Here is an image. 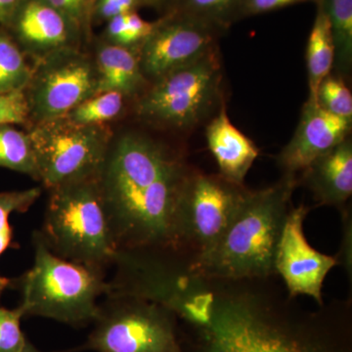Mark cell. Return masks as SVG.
<instances>
[{
    "label": "cell",
    "mask_w": 352,
    "mask_h": 352,
    "mask_svg": "<svg viewBox=\"0 0 352 352\" xmlns=\"http://www.w3.org/2000/svg\"><path fill=\"white\" fill-rule=\"evenodd\" d=\"M184 155L146 134L113 138L97 176L118 251L171 250L183 186Z\"/></svg>",
    "instance_id": "obj_1"
},
{
    "label": "cell",
    "mask_w": 352,
    "mask_h": 352,
    "mask_svg": "<svg viewBox=\"0 0 352 352\" xmlns=\"http://www.w3.org/2000/svg\"><path fill=\"white\" fill-rule=\"evenodd\" d=\"M298 177L282 175L266 188L249 190L217 244L191 264L204 276L224 280H263L277 276L278 245Z\"/></svg>",
    "instance_id": "obj_2"
},
{
    "label": "cell",
    "mask_w": 352,
    "mask_h": 352,
    "mask_svg": "<svg viewBox=\"0 0 352 352\" xmlns=\"http://www.w3.org/2000/svg\"><path fill=\"white\" fill-rule=\"evenodd\" d=\"M268 287L224 292L206 327L204 352H333L288 319L287 305Z\"/></svg>",
    "instance_id": "obj_3"
},
{
    "label": "cell",
    "mask_w": 352,
    "mask_h": 352,
    "mask_svg": "<svg viewBox=\"0 0 352 352\" xmlns=\"http://www.w3.org/2000/svg\"><path fill=\"white\" fill-rule=\"evenodd\" d=\"M32 267L14 282L22 296L24 317H43L73 327L94 323L100 307L97 300L110 289L105 272L59 258L38 231L32 235Z\"/></svg>",
    "instance_id": "obj_4"
},
{
    "label": "cell",
    "mask_w": 352,
    "mask_h": 352,
    "mask_svg": "<svg viewBox=\"0 0 352 352\" xmlns=\"http://www.w3.org/2000/svg\"><path fill=\"white\" fill-rule=\"evenodd\" d=\"M38 231L53 254L105 272L118 249L97 177L50 189Z\"/></svg>",
    "instance_id": "obj_5"
},
{
    "label": "cell",
    "mask_w": 352,
    "mask_h": 352,
    "mask_svg": "<svg viewBox=\"0 0 352 352\" xmlns=\"http://www.w3.org/2000/svg\"><path fill=\"white\" fill-rule=\"evenodd\" d=\"M222 80L217 47L150 83L136 98V115L159 129H192L222 101Z\"/></svg>",
    "instance_id": "obj_6"
},
{
    "label": "cell",
    "mask_w": 352,
    "mask_h": 352,
    "mask_svg": "<svg viewBox=\"0 0 352 352\" xmlns=\"http://www.w3.org/2000/svg\"><path fill=\"white\" fill-rule=\"evenodd\" d=\"M248 192L245 185L234 184L219 173L192 168L176 208L171 250L197 263L217 244Z\"/></svg>",
    "instance_id": "obj_7"
},
{
    "label": "cell",
    "mask_w": 352,
    "mask_h": 352,
    "mask_svg": "<svg viewBox=\"0 0 352 352\" xmlns=\"http://www.w3.org/2000/svg\"><path fill=\"white\" fill-rule=\"evenodd\" d=\"M99 307L94 328L76 351L183 352L177 319L157 303L133 296L108 295Z\"/></svg>",
    "instance_id": "obj_8"
},
{
    "label": "cell",
    "mask_w": 352,
    "mask_h": 352,
    "mask_svg": "<svg viewBox=\"0 0 352 352\" xmlns=\"http://www.w3.org/2000/svg\"><path fill=\"white\" fill-rule=\"evenodd\" d=\"M31 136L38 180L48 190L97 177L112 143L106 124L83 126L67 117L32 124Z\"/></svg>",
    "instance_id": "obj_9"
},
{
    "label": "cell",
    "mask_w": 352,
    "mask_h": 352,
    "mask_svg": "<svg viewBox=\"0 0 352 352\" xmlns=\"http://www.w3.org/2000/svg\"><path fill=\"white\" fill-rule=\"evenodd\" d=\"M97 88L94 56L82 48L60 50L39 60L24 91L30 124L64 117L97 94Z\"/></svg>",
    "instance_id": "obj_10"
},
{
    "label": "cell",
    "mask_w": 352,
    "mask_h": 352,
    "mask_svg": "<svg viewBox=\"0 0 352 352\" xmlns=\"http://www.w3.org/2000/svg\"><path fill=\"white\" fill-rule=\"evenodd\" d=\"M222 31L206 21L177 12L157 21L151 34L138 48L146 80L155 82L214 50Z\"/></svg>",
    "instance_id": "obj_11"
},
{
    "label": "cell",
    "mask_w": 352,
    "mask_h": 352,
    "mask_svg": "<svg viewBox=\"0 0 352 352\" xmlns=\"http://www.w3.org/2000/svg\"><path fill=\"white\" fill-rule=\"evenodd\" d=\"M309 212L303 204L289 210L278 245L275 270L283 280L289 298L308 296L323 307L324 281L338 263L335 256L322 254L307 242L303 223Z\"/></svg>",
    "instance_id": "obj_12"
},
{
    "label": "cell",
    "mask_w": 352,
    "mask_h": 352,
    "mask_svg": "<svg viewBox=\"0 0 352 352\" xmlns=\"http://www.w3.org/2000/svg\"><path fill=\"white\" fill-rule=\"evenodd\" d=\"M4 28L34 63L60 50L82 48L85 36L47 0H24Z\"/></svg>",
    "instance_id": "obj_13"
},
{
    "label": "cell",
    "mask_w": 352,
    "mask_h": 352,
    "mask_svg": "<svg viewBox=\"0 0 352 352\" xmlns=\"http://www.w3.org/2000/svg\"><path fill=\"white\" fill-rule=\"evenodd\" d=\"M352 120L324 110L317 102L308 101L288 144L277 157L283 175L298 177L317 157L351 136Z\"/></svg>",
    "instance_id": "obj_14"
},
{
    "label": "cell",
    "mask_w": 352,
    "mask_h": 352,
    "mask_svg": "<svg viewBox=\"0 0 352 352\" xmlns=\"http://www.w3.org/2000/svg\"><path fill=\"white\" fill-rule=\"evenodd\" d=\"M298 176V184L309 190L317 206L342 210L352 195V139H344L314 160Z\"/></svg>",
    "instance_id": "obj_15"
},
{
    "label": "cell",
    "mask_w": 352,
    "mask_h": 352,
    "mask_svg": "<svg viewBox=\"0 0 352 352\" xmlns=\"http://www.w3.org/2000/svg\"><path fill=\"white\" fill-rule=\"evenodd\" d=\"M208 149L217 161L219 175L228 182L245 185V178L258 159L259 151L252 139L234 126L227 115L226 103L206 129Z\"/></svg>",
    "instance_id": "obj_16"
},
{
    "label": "cell",
    "mask_w": 352,
    "mask_h": 352,
    "mask_svg": "<svg viewBox=\"0 0 352 352\" xmlns=\"http://www.w3.org/2000/svg\"><path fill=\"white\" fill-rule=\"evenodd\" d=\"M97 94L115 91L126 98H138L149 87L141 69L138 48L102 41L94 55Z\"/></svg>",
    "instance_id": "obj_17"
},
{
    "label": "cell",
    "mask_w": 352,
    "mask_h": 352,
    "mask_svg": "<svg viewBox=\"0 0 352 352\" xmlns=\"http://www.w3.org/2000/svg\"><path fill=\"white\" fill-rule=\"evenodd\" d=\"M308 101L317 102L321 82L332 74L335 64V45L327 14L317 4L316 17L308 38L307 47Z\"/></svg>",
    "instance_id": "obj_18"
},
{
    "label": "cell",
    "mask_w": 352,
    "mask_h": 352,
    "mask_svg": "<svg viewBox=\"0 0 352 352\" xmlns=\"http://www.w3.org/2000/svg\"><path fill=\"white\" fill-rule=\"evenodd\" d=\"M327 14L335 45L333 68L347 78L352 71V0H317Z\"/></svg>",
    "instance_id": "obj_19"
},
{
    "label": "cell",
    "mask_w": 352,
    "mask_h": 352,
    "mask_svg": "<svg viewBox=\"0 0 352 352\" xmlns=\"http://www.w3.org/2000/svg\"><path fill=\"white\" fill-rule=\"evenodd\" d=\"M0 168L17 171L38 180L36 155L29 132L0 124Z\"/></svg>",
    "instance_id": "obj_20"
},
{
    "label": "cell",
    "mask_w": 352,
    "mask_h": 352,
    "mask_svg": "<svg viewBox=\"0 0 352 352\" xmlns=\"http://www.w3.org/2000/svg\"><path fill=\"white\" fill-rule=\"evenodd\" d=\"M32 67L6 28H0V94L24 92Z\"/></svg>",
    "instance_id": "obj_21"
},
{
    "label": "cell",
    "mask_w": 352,
    "mask_h": 352,
    "mask_svg": "<svg viewBox=\"0 0 352 352\" xmlns=\"http://www.w3.org/2000/svg\"><path fill=\"white\" fill-rule=\"evenodd\" d=\"M124 95L119 92H100L83 101L65 117L78 124L95 126L117 119L124 110Z\"/></svg>",
    "instance_id": "obj_22"
},
{
    "label": "cell",
    "mask_w": 352,
    "mask_h": 352,
    "mask_svg": "<svg viewBox=\"0 0 352 352\" xmlns=\"http://www.w3.org/2000/svg\"><path fill=\"white\" fill-rule=\"evenodd\" d=\"M41 194L39 187L0 194V256L12 243V228L9 223L10 215L13 212H27L38 201ZM11 282L0 275V296L10 286Z\"/></svg>",
    "instance_id": "obj_23"
},
{
    "label": "cell",
    "mask_w": 352,
    "mask_h": 352,
    "mask_svg": "<svg viewBox=\"0 0 352 352\" xmlns=\"http://www.w3.org/2000/svg\"><path fill=\"white\" fill-rule=\"evenodd\" d=\"M242 0H177L173 12L184 14L224 30L238 20Z\"/></svg>",
    "instance_id": "obj_24"
},
{
    "label": "cell",
    "mask_w": 352,
    "mask_h": 352,
    "mask_svg": "<svg viewBox=\"0 0 352 352\" xmlns=\"http://www.w3.org/2000/svg\"><path fill=\"white\" fill-rule=\"evenodd\" d=\"M156 22H148L135 11L116 16L108 21L106 39L109 43L126 47L138 48L151 34Z\"/></svg>",
    "instance_id": "obj_25"
},
{
    "label": "cell",
    "mask_w": 352,
    "mask_h": 352,
    "mask_svg": "<svg viewBox=\"0 0 352 352\" xmlns=\"http://www.w3.org/2000/svg\"><path fill=\"white\" fill-rule=\"evenodd\" d=\"M317 103L337 117L352 120V95L346 80L339 75H329L317 91Z\"/></svg>",
    "instance_id": "obj_26"
},
{
    "label": "cell",
    "mask_w": 352,
    "mask_h": 352,
    "mask_svg": "<svg viewBox=\"0 0 352 352\" xmlns=\"http://www.w3.org/2000/svg\"><path fill=\"white\" fill-rule=\"evenodd\" d=\"M24 317L18 307L8 309L0 307V352H22L28 340L21 329V319Z\"/></svg>",
    "instance_id": "obj_27"
},
{
    "label": "cell",
    "mask_w": 352,
    "mask_h": 352,
    "mask_svg": "<svg viewBox=\"0 0 352 352\" xmlns=\"http://www.w3.org/2000/svg\"><path fill=\"white\" fill-rule=\"evenodd\" d=\"M30 124L24 92L0 94V124Z\"/></svg>",
    "instance_id": "obj_28"
},
{
    "label": "cell",
    "mask_w": 352,
    "mask_h": 352,
    "mask_svg": "<svg viewBox=\"0 0 352 352\" xmlns=\"http://www.w3.org/2000/svg\"><path fill=\"white\" fill-rule=\"evenodd\" d=\"M60 12L69 18L87 36L92 14L88 6L87 0H47Z\"/></svg>",
    "instance_id": "obj_29"
},
{
    "label": "cell",
    "mask_w": 352,
    "mask_h": 352,
    "mask_svg": "<svg viewBox=\"0 0 352 352\" xmlns=\"http://www.w3.org/2000/svg\"><path fill=\"white\" fill-rule=\"evenodd\" d=\"M342 214V239L339 252L335 256L338 265L346 270L351 283L352 276V212L351 207H346L340 210Z\"/></svg>",
    "instance_id": "obj_30"
},
{
    "label": "cell",
    "mask_w": 352,
    "mask_h": 352,
    "mask_svg": "<svg viewBox=\"0 0 352 352\" xmlns=\"http://www.w3.org/2000/svg\"><path fill=\"white\" fill-rule=\"evenodd\" d=\"M307 1L317 2V0H242L238 11V19L245 16L258 15Z\"/></svg>",
    "instance_id": "obj_31"
},
{
    "label": "cell",
    "mask_w": 352,
    "mask_h": 352,
    "mask_svg": "<svg viewBox=\"0 0 352 352\" xmlns=\"http://www.w3.org/2000/svg\"><path fill=\"white\" fill-rule=\"evenodd\" d=\"M139 4V0H97L94 16L109 21L116 16L135 11Z\"/></svg>",
    "instance_id": "obj_32"
},
{
    "label": "cell",
    "mask_w": 352,
    "mask_h": 352,
    "mask_svg": "<svg viewBox=\"0 0 352 352\" xmlns=\"http://www.w3.org/2000/svg\"><path fill=\"white\" fill-rule=\"evenodd\" d=\"M24 0H0V23L6 27Z\"/></svg>",
    "instance_id": "obj_33"
},
{
    "label": "cell",
    "mask_w": 352,
    "mask_h": 352,
    "mask_svg": "<svg viewBox=\"0 0 352 352\" xmlns=\"http://www.w3.org/2000/svg\"><path fill=\"white\" fill-rule=\"evenodd\" d=\"M166 0H139V3L144 4V6H161Z\"/></svg>",
    "instance_id": "obj_34"
},
{
    "label": "cell",
    "mask_w": 352,
    "mask_h": 352,
    "mask_svg": "<svg viewBox=\"0 0 352 352\" xmlns=\"http://www.w3.org/2000/svg\"><path fill=\"white\" fill-rule=\"evenodd\" d=\"M22 352H43L39 351V349H36L34 344H32L31 342L28 340L27 344H25V349H23Z\"/></svg>",
    "instance_id": "obj_35"
},
{
    "label": "cell",
    "mask_w": 352,
    "mask_h": 352,
    "mask_svg": "<svg viewBox=\"0 0 352 352\" xmlns=\"http://www.w3.org/2000/svg\"><path fill=\"white\" fill-rule=\"evenodd\" d=\"M97 0H87L88 6H89L90 11H91L92 17H94V9Z\"/></svg>",
    "instance_id": "obj_36"
}]
</instances>
